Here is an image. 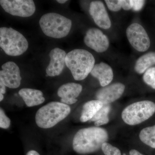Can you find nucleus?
Returning <instances> with one entry per match:
<instances>
[{
  "instance_id": "obj_27",
  "label": "nucleus",
  "mask_w": 155,
  "mask_h": 155,
  "mask_svg": "<svg viewBox=\"0 0 155 155\" xmlns=\"http://www.w3.org/2000/svg\"><path fill=\"white\" fill-rule=\"evenodd\" d=\"M5 87L2 81H0V95H3L5 94Z\"/></svg>"
},
{
  "instance_id": "obj_3",
  "label": "nucleus",
  "mask_w": 155,
  "mask_h": 155,
  "mask_svg": "<svg viewBox=\"0 0 155 155\" xmlns=\"http://www.w3.org/2000/svg\"><path fill=\"white\" fill-rule=\"evenodd\" d=\"M70 111L71 108L68 105L52 102L39 109L35 116V122L41 128H51L66 118Z\"/></svg>"
},
{
  "instance_id": "obj_14",
  "label": "nucleus",
  "mask_w": 155,
  "mask_h": 155,
  "mask_svg": "<svg viewBox=\"0 0 155 155\" xmlns=\"http://www.w3.org/2000/svg\"><path fill=\"white\" fill-rule=\"evenodd\" d=\"M82 90V87L79 84L68 83L63 84L58 89V94L61 98V103L67 105L75 104L76 99Z\"/></svg>"
},
{
  "instance_id": "obj_9",
  "label": "nucleus",
  "mask_w": 155,
  "mask_h": 155,
  "mask_svg": "<svg viewBox=\"0 0 155 155\" xmlns=\"http://www.w3.org/2000/svg\"><path fill=\"white\" fill-rule=\"evenodd\" d=\"M0 71V81L10 88H17L20 86L22 79L20 69L17 64L9 61L3 64Z\"/></svg>"
},
{
  "instance_id": "obj_18",
  "label": "nucleus",
  "mask_w": 155,
  "mask_h": 155,
  "mask_svg": "<svg viewBox=\"0 0 155 155\" xmlns=\"http://www.w3.org/2000/svg\"><path fill=\"white\" fill-rule=\"evenodd\" d=\"M155 65V52H150L140 57L136 62L134 69L140 74H143Z\"/></svg>"
},
{
  "instance_id": "obj_11",
  "label": "nucleus",
  "mask_w": 155,
  "mask_h": 155,
  "mask_svg": "<svg viewBox=\"0 0 155 155\" xmlns=\"http://www.w3.org/2000/svg\"><path fill=\"white\" fill-rule=\"evenodd\" d=\"M125 89V86L123 84H113L100 89L96 94V97L104 105L110 104L119 99L123 94Z\"/></svg>"
},
{
  "instance_id": "obj_22",
  "label": "nucleus",
  "mask_w": 155,
  "mask_h": 155,
  "mask_svg": "<svg viewBox=\"0 0 155 155\" xmlns=\"http://www.w3.org/2000/svg\"><path fill=\"white\" fill-rule=\"evenodd\" d=\"M101 149L105 155H121V151L118 148L107 142L103 144Z\"/></svg>"
},
{
  "instance_id": "obj_6",
  "label": "nucleus",
  "mask_w": 155,
  "mask_h": 155,
  "mask_svg": "<svg viewBox=\"0 0 155 155\" xmlns=\"http://www.w3.org/2000/svg\"><path fill=\"white\" fill-rule=\"evenodd\" d=\"M155 113V104L149 101L133 103L124 109L122 119L130 125H138L150 118Z\"/></svg>"
},
{
  "instance_id": "obj_13",
  "label": "nucleus",
  "mask_w": 155,
  "mask_h": 155,
  "mask_svg": "<svg viewBox=\"0 0 155 155\" xmlns=\"http://www.w3.org/2000/svg\"><path fill=\"white\" fill-rule=\"evenodd\" d=\"M89 13L95 24L100 28L104 29L110 28V19L102 2L100 1L92 2L90 5Z\"/></svg>"
},
{
  "instance_id": "obj_5",
  "label": "nucleus",
  "mask_w": 155,
  "mask_h": 155,
  "mask_svg": "<svg viewBox=\"0 0 155 155\" xmlns=\"http://www.w3.org/2000/svg\"><path fill=\"white\" fill-rule=\"evenodd\" d=\"M0 47L9 56L21 55L28 49V42L25 37L12 28H0Z\"/></svg>"
},
{
  "instance_id": "obj_1",
  "label": "nucleus",
  "mask_w": 155,
  "mask_h": 155,
  "mask_svg": "<svg viewBox=\"0 0 155 155\" xmlns=\"http://www.w3.org/2000/svg\"><path fill=\"white\" fill-rule=\"evenodd\" d=\"M108 139L107 132L104 128L98 127L83 128L75 134L72 147L78 153H90L100 150Z\"/></svg>"
},
{
  "instance_id": "obj_16",
  "label": "nucleus",
  "mask_w": 155,
  "mask_h": 155,
  "mask_svg": "<svg viewBox=\"0 0 155 155\" xmlns=\"http://www.w3.org/2000/svg\"><path fill=\"white\" fill-rule=\"evenodd\" d=\"M19 94L28 107L41 104L45 101L42 92L38 90L22 88L19 91Z\"/></svg>"
},
{
  "instance_id": "obj_2",
  "label": "nucleus",
  "mask_w": 155,
  "mask_h": 155,
  "mask_svg": "<svg viewBox=\"0 0 155 155\" xmlns=\"http://www.w3.org/2000/svg\"><path fill=\"white\" fill-rule=\"evenodd\" d=\"M93 55L85 50L74 49L67 54L66 65L74 79L83 80L91 73L95 65Z\"/></svg>"
},
{
  "instance_id": "obj_12",
  "label": "nucleus",
  "mask_w": 155,
  "mask_h": 155,
  "mask_svg": "<svg viewBox=\"0 0 155 155\" xmlns=\"http://www.w3.org/2000/svg\"><path fill=\"white\" fill-rule=\"evenodd\" d=\"M67 54L64 50L55 48L50 51V64L46 69L47 76L54 77L60 75L66 65Z\"/></svg>"
},
{
  "instance_id": "obj_15",
  "label": "nucleus",
  "mask_w": 155,
  "mask_h": 155,
  "mask_svg": "<svg viewBox=\"0 0 155 155\" xmlns=\"http://www.w3.org/2000/svg\"><path fill=\"white\" fill-rule=\"evenodd\" d=\"M90 74L99 80L101 86L103 87L109 85L114 78L112 68L104 62L95 64Z\"/></svg>"
},
{
  "instance_id": "obj_21",
  "label": "nucleus",
  "mask_w": 155,
  "mask_h": 155,
  "mask_svg": "<svg viewBox=\"0 0 155 155\" xmlns=\"http://www.w3.org/2000/svg\"><path fill=\"white\" fill-rule=\"evenodd\" d=\"M145 83L155 89V67H151L147 70L143 75Z\"/></svg>"
},
{
  "instance_id": "obj_20",
  "label": "nucleus",
  "mask_w": 155,
  "mask_h": 155,
  "mask_svg": "<svg viewBox=\"0 0 155 155\" xmlns=\"http://www.w3.org/2000/svg\"><path fill=\"white\" fill-rule=\"evenodd\" d=\"M110 110V104L104 105L91 121L94 122V125L97 127L107 124L109 121L108 114Z\"/></svg>"
},
{
  "instance_id": "obj_29",
  "label": "nucleus",
  "mask_w": 155,
  "mask_h": 155,
  "mask_svg": "<svg viewBox=\"0 0 155 155\" xmlns=\"http://www.w3.org/2000/svg\"><path fill=\"white\" fill-rule=\"evenodd\" d=\"M26 155H40V154L36 151L31 150L28 152Z\"/></svg>"
},
{
  "instance_id": "obj_7",
  "label": "nucleus",
  "mask_w": 155,
  "mask_h": 155,
  "mask_svg": "<svg viewBox=\"0 0 155 155\" xmlns=\"http://www.w3.org/2000/svg\"><path fill=\"white\" fill-rule=\"evenodd\" d=\"M126 32L128 41L136 50L143 52L149 48L150 45L149 37L140 24L132 23L127 27Z\"/></svg>"
},
{
  "instance_id": "obj_8",
  "label": "nucleus",
  "mask_w": 155,
  "mask_h": 155,
  "mask_svg": "<svg viewBox=\"0 0 155 155\" xmlns=\"http://www.w3.org/2000/svg\"><path fill=\"white\" fill-rule=\"evenodd\" d=\"M0 4L5 12L13 16L28 17L35 11V5L31 0H1Z\"/></svg>"
},
{
  "instance_id": "obj_28",
  "label": "nucleus",
  "mask_w": 155,
  "mask_h": 155,
  "mask_svg": "<svg viewBox=\"0 0 155 155\" xmlns=\"http://www.w3.org/2000/svg\"><path fill=\"white\" fill-rule=\"evenodd\" d=\"M129 154H130V155H143L141 153H140L138 151L134 149L130 150L129 152ZM123 155H126L124 153Z\"/></svg>"
},
{
  "instance_id": "obj_4",
  "label": "nucleus",
  "mask_w": 155,
  "mask_h": 155,
  "mask_svg": "<svg viewBox=\"0 0 155 155\" xmlns=\"http://www.w3.org/2000/svg\"><path fill=\"white\" fill-rule=\"evenodd\" d=\"M39 25L47 36L61 38L68 35L72 27V21L67 17L55 13H49L43 15Z\"/></svg>"
},
{
  "instance_id": "obj_10",
  "label": "nucleus",
  "mask_w": 155,
  "mask_h": 155,
  "mask_svg": "<svg viewBox=\"0 0 155 155\" xmlns=\"http://www.w3.org/2000/svg\"><path fill=\"white\" fill-rule=\"evenodd\" d=\"M88 47L97 53H103L108 49L110 42L107 37L100 29L91 28L87 31L84 39Z\"/></svg>"
},
{
  "instance_id": "obj_25",
  "label": "nucleus",
  "mask_w": 155,
  "mask_h": 155,
  "mask_svg": "<svg viewBox=\"0 0 155 155\" xmlns=\"http://www.w3.org/2000/svg\"><path fill=\"white\" fill-rule=\"evenodd\" d=\"M133 2L132 10L135 11H138L141 10L145 3V1L143 0H133Z\"/></svg>"
},
{
  "instance_id": "obj_24",
  "label": "nucleus",
  "mask_w": 155,
  "mask_h": 155,
  "mask_svg": "<svg viewBox=\"0 0 155 155\" xmlns=\"http://www.w3.org/2000/svg\"><path fill=\"white\" fill-rule=\"evenodd\" d=\"M11 124V120L7 117L3 109L0 110V127L4 129L8 128Z\"/></svg>"
},
{
  "instance_id": "obj_30",
  "label": "nucleus",
  "mask_w": 155,
  "mask_h": 155,
  "mask_svg": "<svg viewBox=\"0 0 155 155\" xmlns=\"http://www.w3.org/2000/svg\"><path fill=\"white\" fill-rule=\"evenodd\" d=\"M57 2L60 4H64L67 2V0H58Z\"/></svg>"
},
{
  "instance_id": "obj_19",
  "label": "nucleus",
  "mask_w": 155,
  "mask_h": 155,
  "mask_svg": "<svg viewBox=\"0 0 155 155\" xmlns=\"http://www.w3.org/2000/svg\"><path fill=\"white\" fill-rule=\"evenodd\" d=\"M139 137L145 144L155 148V125L143 129L140 133Z\"/></svg>"
},
{
  "instance_id": "obj_17",
  "label": "nucleus",
  "mask_w": 155,
  "mask_h": 155,
  "mask_svg": "<svg viewBox=\"0 0 155 155\" xmlns=\"http://www.w3.org/2000/svg\"><path fill=\"white\" fill-rule=\"evenodd\" d=\"M103 106L104 104L97 100L89 101L85 103L84 105L81 116V122H86L91 120Z\"/></svg>"
},
{
  "instance_id": "obj_26",
  "label": "nucleus",
  "mask_w": 155,
  "mask_h": 155,
  "mask_svg": "<svg viewBox=\"0 0 155 155\" xmlns=\"http://www.w3.org/2000/svg\"><path fill=\"white\" fill-rule=\"evenodd\" d=\"M122 9L128 11L133 8V0H121Z\"/></svg>"
},
{
  "instance_id": "obj_23",
  "label": "nucleus",
  "mask_w": 155,
  "mask_h": 155,
  "mask_svg": "<svg viewBox=\"0 0 155 155\" xmlns=\"http://www.w3.org/2000/svg\"><path fill=\"white\" fill-rule=\"evenodd\" d=\"M105 2L108 8L111 11L117 12L122 9L121 0H106Z\"/></svg>"
}]
</instances>
